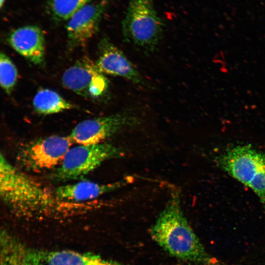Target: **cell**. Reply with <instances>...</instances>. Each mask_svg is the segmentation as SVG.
I'll return each instance as SVG.
<instances>
[{
  "mask_svg": "<svg viewBox=\"0 0 265 265\" xmlns=\"http://www.w3.org/2000/svg\"><path fill=\"white\" fill-rule=\"evenodd\" d=\"M0 195L15 215L25 219L60 218L80 211L78 204L59 200L0 154Z\"/></svg>",
  "mask_w": 265,
  "mask_h": 265,
  "instance_id": "1",
  "label": "cell"
},
{
  "mask_svg": "<svg viewBox=\"0 0 265 265\" xmlns=\"http://www.w3.org/2000/svg\"><path fill=\"white\" fill-rule=\"evenodd\" d=\"M153 240L171 256L197 265H228L209 254L186 218L173 191L151 229Z\"/></svg>",
  "mask_w": 265,
  "mask_h": 265,
  "instance_id": "2",
  "label": "cell"
},
{
  "mask_svg": "<svg viewBox=\"0 0 265 265\" xmlns=\"http://www.w3.org/2000/svg\"><path fill=\"white\" fill-rule=\"evenodd\" d=\"M0 265H122L99 255L32 247L5 230L0 233Z\"/></svg>",
  "mask_w": 265,
  "mask_h": 265,
  "instance_id": "3",
  "label": "cell"
},
{
  "mask_svg": "<svg viewBox=\"0 0 265 265\" xmlns=\"http://www.w3.org/2000/svg\"><path fill=\"white\" fill-rule=\"evenodd\" d=\"M220 167L251 188L265 209V155L249 145L228 149L217 159Z\"/></svg>",
  "mask_w": 265,
  "mask_h": 265,
  "instance_id": "4",
  "label": "cell"
},
{
  "mask_svg": "<svg viewBox=\"0 0 265 265\" xmlns=\"http://www.w3.org/2000/svg\"><path fill=\"white\" fill-rule=\"evenodd\" d=\"M164 24L152 0H130L122 22L127 41L152 51L162 36Z\"/></svg>",
  "mask_w": 265,
  "mask_h": 265,
  "instance_id": "5",
  "label": "cell"
},
{
  "mask_svg": "<svg viewBox=\"0 0 265 265\" xmlns=\"http://www.w3.org/2000/svg\"><path fill=\"white\" fill-rule=\"evenodd\" d=\"M123 150L114 145L103 142L71 147L53 177L58 181L75 180L90 173L106 160L122 157Z\"/></svg>",
  "mask_w": 265,
  "mask_h": 265,
  "instance_id": "6",
  "label": "cell"
},
{
  "mask_svg": "<svg viewBox=\"0 0 265 265\" xmlns=\"http://www.w3.org/2000/svg\"><path fill=\"white\" fill-rule=\"evenodd\" d=\"M73 143L69 135H53L40 138L22 147L18 160L29 170L50 169L61 163Z\"/></svg>",
  "mask_w": 265,
  "mask_h": 265,
  "instance_id": "7",
  "label": "cell"
},
{
  "mask_svg": "<svg viewBox=\"0 0 265 265\" xmlns=\"http://www.w3.org/2000/svg\"><path fill=\"white\" fill-rule=\"evenodd\" d=\"M136 121L134 116L127 112L87 119L78 123L69 136L78 144H98Z\"/></svg>",
  "mask_w": 265,
  "mask_h": 265,
  "instance_id": "8",
  "label": "cell"
},
{
  "mask_svg": "<svg viewBox=\"0 0 265 265\" xmlns=\"http://www.w3.org/2000/svg\"><path fill=\"white\" fill-rule=\"evenodd\" d=\"M67 89L86 98L96 99L104 95L108 81L97 68L95 62L84 57L68 68L62 77Z\"/></svg>",
  "mask_w": 265,
  "mask_h": 265,
  "instance_id": "9",
  "label": "cell"
},
{
  "mask_svg": "<svg viewBox=\"0 0 265 265\" xmlns=\"http://www.w3.org/2000/svg\"><path fill=\"white\" fill-rule=\"evenodd\" d=\"M107 5V0L88 3L69 20L66 30L70 47H83L87 44L98 31Z\"/></svg>",
  "mask_w": 265,
  "mask_h": 265,
  "instance_id": "10",
  "label": "cell"
},
{
  "mask_svg": "<svg viewBox=\"0 0 265 265\" xmlns=\"http://www.w3.org/2000/svg\"><path fill=\"white\" fill-rule=\"evenodd\" d=\"M100 54L95 62L103 74L124 78L131 81L141 84L144 80L141 74L123 52L106 38L99 44Z\"/></svg>",
  "mask_w": 265,
  "mask_h": 265,
  "instance_id": "11",
  "label": "cell"
},
{
  "mask_svg": "<svg viewBox=\"0 0 265 265\" xmlns=\"http://www.w3.org/2000/svg\"><path fill=\"white\" fill-rule=\"evenodd\" d=\"M8 41L19 54L32 62L43 63L45 55V41L41 29L35 26H26L13 31Z\"/></svg>",
  "mask_w": 265,
  "mask_h": 265,
  "instance_id": "12",
  "label": "cell"
},
{
  "mask_svg": "<svg viewBox=\"0 0 265 265\" xmlns=\"http://www.w3.org/2000/svg\"><path fill=\"white\" fill-rule=\"evenodd\" d=\"M131 179L125 178L116 182L99 184L90 181H82L66 184L57 187L54 193L59 200L72 203L81 204L125 186Z\"/></svg>",
  "mask_w": 265,
  "mask_h": 265,
  "instance_id": "13",
  "label": "cell"
},
{
  "mask_svg": "<svg viewBox=\"0 0 265 265\" xmlns=\"http://www.w3.org/2000/svg\"><path fill=\"white\" fill-rule=\"evenodd\" d=\"M33 106L37 112L43 115L57 113L75 107L55 91L46 88L37 92L33 99Z\"/></svg>",
  "mask_w": 265,
  "mask_h": 265,
  "instance_id": "14",
  "label": "cell"
},
{
  "mask_svg": "<svg viewBox=\"0 0 265 265\" xmlns=\"http://www.w3.org/2000/svg\"><path fill=\"white\" fill-rule=\"evenodd\" d=\"M92 0H49L48 7L53 17L59 21L69 20Z\"/></svg>",
  "mask_w": 265,
  "mask_h": 265,
  "instance_id": "15",
  "label": "cell"
},
{
  "mask_svg": "<svg viewBox=\"0 0 265 265\" xmlns=\"http://www.w3.org/2000/svg\"><path fill=\"white\" fill-rule=\"evenodd\" d=\"M18 78L17 68L4 53L0 55V83L1 87L7 94H10L14 89Z\"/></svg>",
  "mask_w": 265,
  "mask_h": 265,
  "instance_id": "16",
  "label": "cell"
},
{
  "mask_svg": "<svg viewBox=\"0 0 265 265\" xmlns=\"http://www.w3.org/2000/svg\"><path fill=\"white\" fill-rule=\"evenodd\" d=\"M4 2H5V0H0V7H2Z\"/></svg>",
  "mask_w": 265,
  "mask_h": 265,
  "instance_id": "17",
  "label": "cell"
}]
</instances>
